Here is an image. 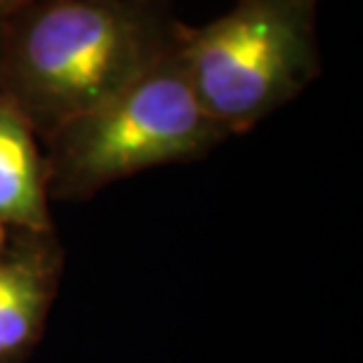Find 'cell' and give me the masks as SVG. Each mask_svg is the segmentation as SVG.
<instances>
[{
  "label": "cell",
  "instance_id": "obj_4",
  "mask_svg": "<svg viewBox=\"0 0 363 363\" xmlns=\"http://www.w3.org/2000/svg\"><path fill=\"white\" fill-rule=\"evenodd\" d=\"M33 133L24 113L0 97V222L40 231L48 227V170Z\"/></svg>",
  "mask_w": 363,
  "mask_h": 363
},
{
  "label": "cell",
  "instance_id": "obj_2",
  "mask_svg": "<svg viewBox=\"0 0 363 363\" xmlns=\"http://www.w3.org/2000/svg\"><path fill=\"white\" fill-rule=\"evenodd\" d=\"M321 0H238L206 26L177 31V60L224 133H243L318 74Z\"/></svg>",
  "mask_w": 363,
  "mask_h": 363
},
{
  "label": "cell",
  "instance_id": "obj_1",
  "mask_svg": "<svg viewBox=\"0 0 363 363\" xmlns=\"http://www.w3.org/2000/svg\"><path fill=\"white\" fill-rule=\"evenodd\" d=\"M168 0H40L0 33V97L43 135L175 52Z\"/></svg>",
  "mask_w": 363,
  "mask_h": 363
},
{
  "label": "cell",
  "instance_id": "obj_7",
  "mask_svg": "<svg viewBox=\"0 0 363 363\" xmlns=\"http://www.w3.org/2000/svg\"><path fill=\"white\" fill-rule=\"evenodd\" d=\"M3 245H5V224L0 222V252H3Z\"/></svg>",
  "mask_w": 363,
  "mask_h": 363
},
{
  "label": "cell",
  "instance_id": "obj_5",
  "mask_svg": "<svg viewBox=\"0 0 363 363\" xmlns=\"http://www.w3.org/2000/svg\"><path fill=\"white\" fill-rule=\"evenodd\" d=\"M45 293L26 264L0 262V357L17 352L38 325Z\"/></svg>",
  "mask_w": 363,
  "mask_h": 363
},
{
  "label": "cell",
  "instance_id": "obj_3",
  "mask_svg": "<svg viewBox=\"0 0 363 363\" xmlns=\"http://www.w3.org/2000/svg\"><path fill=\"white\" fill-rule=\"evenodd\" d=\"M224 135L172 52L113 97L50 133L48 175L62 191L88 194L135 172L206 154Z\"/></svg>",
  "mask_w": 363,
  "mask_h": 363
},
{
  "label": "cell",
  "instance_id": "obj_6",
  "mask_svg": "<svg viewBox=\"0 0 363 363\" xmlns=\"http://www.w3.org/2000/svg\"><path fill=\"white\" fill-rule=\"evenodd\" d=\"M40 0H0V33L5 31L12 19H17L21 12Z\"/></svg>",
  "mask_w": 363,
  "mask_h": 363
}]
</instances>
